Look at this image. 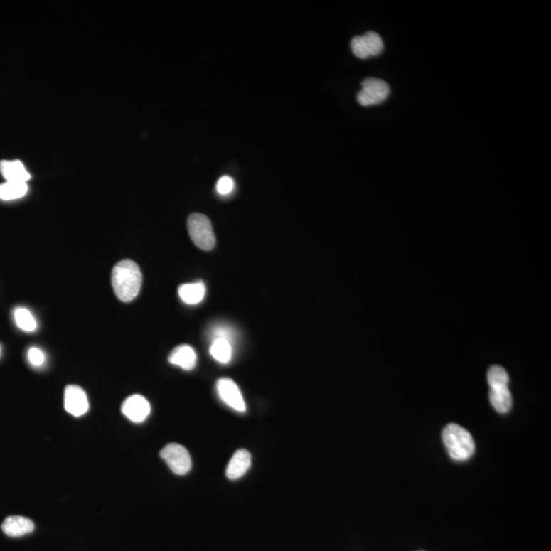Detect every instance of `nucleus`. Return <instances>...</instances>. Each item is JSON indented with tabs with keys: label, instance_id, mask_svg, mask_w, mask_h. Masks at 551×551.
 <instances>
[{
	"label": "nucleus",
	"instance_id": "nucleus-1",
	"mask_svg": "<svg viewBox=\"0 0 551 551\" xmlns=\"http://www.w3.org/2000/svg\"><path fill=\"white\" fill-rule=\"evenodd\" d=\"M112 284L117 297L121 301L134 300L139 294L142 285V274L138 264L131 260L119 262L112 269Z\"/></svg>",
	"mask_w": 551,
	"mask_h": 551
},
{
	"label": "nucleus",
	"instance_id": "nucleus-2",
	"mask_svg": "<svg viewBox=\"0 0 551 551\" xmlns=\"http://www.w3.org/2000/svg\"><path fill=\"white\" fill-rule=\"evenodd\" d=\"M442 438L450 457L454 461H466L475 451V442L472 435L457 424L451 423L445 427Z\"/></svg>",
	"mask_w": 551,
	"mask_h": 551
},
{
	"label": "nucleus",
	"instance_id": "nucleus-3",
	"mask_svg": "<svg viewBox=\"0 0 551 551\" xmlns=\"http://www.w3.org/2000/svg\"><path fill=\"white\" fill-rule=\"evenodd\" d=\"M190 238L197 247L203 250H212L215 245V236L212 223L203 213H192L187 220Z\"/></svg>",
	"mask_w": 551,
	"mask_h": 551
},
{
	"label": "nucleus",
	"instance_id": "nucleus-4",
	"mask_svg": "<svg viewBox=\"0 0 551 551\" xmlns=\"http://www.w3.org/2000/svg\"><path fill=\"white\" fill-rule=\"evenodd\" d=\"M161 457L177 475H186L191 470L192 461L188 450L178 443H170L164 447Z\"/></svg>",
	"mask_w": 551,
	"mask_h": 551
},
{
	"label": "nucleus",
	"instance_id": "nucleus-5",
	"mask_svg": "<svg viewBox=\"0 0 551 551\" xmlns=\"http://www.w3.org/2000/svg\"><path fill=\"white\" fill-rule=\"evenodd\" d=\"M390 95V88L385 81L377 78L363 80L362 90L358 93V102L363 107L379 105Z\"/></svg>",
	"mask_w": 551,
	"mask_h": 551
},
{
	"label": "nucleus",
	"instance_id": "nucleus-6",
	"mask_svg": "<svg viewBox=\"0 0 551 551\" xmlns=\"http://www.w3.org/2000/svg\"><path fill=\"white\" fill-rule=\"evenodd\" d=\"M351 46L353 55L362 60L379 55L384 49L383 40L376 32H368L362 36L353 37Z\"/></svg>",
	"mask_w": 551,
	"mask_h": 551
},
{
	"label": "nucleus",
	"instance_id": "nucleus-7",
	"mask_svg": "<svg viewBox=\"0 0 551 551\" xmlns=\"http://www.w3.org/2000/svg\"><path fill=\"white\" fill-rule=\"evenodd\" d=\"M218 394L220 400L232 409L239 412H245L246 405L243 400L240 389L237 386L233 380L229 378H222L217 383Z\"/></svg>",
	"mask_w": 551,
	"mask_h": 551
},
{
	"label": "nucleus",
	"instance_id": "nucleus-8",
	"mask_svg": "<svg viewBox=\"0 0 551 551\" xmlns=\"http://www.w3.org/2000/svg\"><path fill=\"white\" fill-rule=\"evenodd\" d=\"M150 412H151V407L146 398L138 394L126 398L125 402L122 405V412L124 416L133 423H142L149 417Z\"/></svg>",
	"mask_w": 551,
	"mask_h": 551
},
{
	"label": "nucleus",
	"instance_id": "nucleus-9",
	"mask_svg": "<svg viewBox=\"0 0 551 551\" xmlns=\"http://www.w3.org/2000/svg\"><path fill=\"white\" fill-rule=\"evenodd\" d=\"M65 409L73 417H82L88 412L89 402L81 387L69 385L65 390Z\"/></svg>",
	"mask_w": 551,
	"mask_h": 551
},
{
	"label": "nucleus",
	"instance_id": "nucleus-10",
	"mask_svg": "<svg viewBox=\"0 0 551 551\" xmlns=\"http://www.w3.org/2000/svg\"><path fill=\"white\" fill-rule=\"evenodd\" d=\"M35 525L28 518L21 515H11L4 520L1 530L6 536L18 538L32 533L34 531Z\"/></svg>",
	"mask_w": 551,
	"mask_h": 551
},
{
	"label": "nucleus",
	"instance_id": "nucleus-11",
	"mask_svg": "<svg viewBox=\"0 0 551 551\" xmlns=\"http://www.w3.org/2000/svg\"><path fill=\"white\" fill-rule=\"evenodd\" d=\"M252 466V454L246 449L237 450L227 466L226 476L230 480L242 477Z\"/></svg>",
	"mask_w": 551,
	"mask_h": 551
},
{
	"label": "nucleus",
	"instance_id": "nucleus-12",
	"mask_svg": "<svg viewBox=\"0 0 551 551\" xmlns=\"http://www.w3.org/2000/svg\"><path fill=\"white\" fill-rule=\"evenodd\" d=\"M0 173L6 182L27 183L31 179V175L28 173L25 166L20 161H0Z\"/></svg>",
	"mask_w": 551,
	"mask_h": 551
},
{
	"label": "nucleus",
	"instance_id": "nucleus-13",
	"mask_svg": "<svg viewBox=\"0 0 551 551\" xmlns=\"http://www.w3.org/2000/svg\"><path fill=\"white\" fill-rule=\"evenodd\" d=\"M196 353L189 346L176 347L168 356V362L185 370H191L196 365Z\"/></svg>",
	"mask_w": 551,
	"mask_h": 551
},
{
	"label": "nucleus",
	"instance_id": "nucleus-14",
	"mask_svg": "<svg viewBox=\"0 0 551 551\" xmlns=\"http://www.w3.org/2000/svg\"><path fill=\"white\" fill-rule=\"evenodd\" d=\"M178 292L185 304H197L205 299V285L203 282L184 284L180 286Z\"/></svg>",
	"mask_w": 551,
	"mask_h": 551
},
{
	"label": "nucleus",
	"instance_id": "nucleus-15",
	"mask_svg": "<svg viewBox=\"0 0 551 551\" xmlns=\"http://www.w3.org/2000/svg\"><path fill=\"white\" fill-rule=\"evenodd\" d=\"M490 402L494 409L501 414H505L510 410L513 405L512 394L508 390V387L503 388L491 389L489 393Z\"/></svg>",
	"mask_w": 551,
	"mask_h": 551
},
{
	"label": "nucleus",
	"instance_id": "nucleus-16",
	"mask_svg": "<svg viewBox=\"0 0 551 551\" xmlns=\"http://www.w3.org/2000/svg\"><path fill=\"white\" fill-rule=\"evenodd\" d=\"M27 183L6 182L0 185V199L4 201L22 198L28 192Z\"/></svg>",
	"mask_w": 551,
	"mask_h": 551
},
{
	"label": "nucleus",
	"instance_id": "nucleus-17",
	"mask_svg": "<svg viewBox=\"0 0 551 551\" xmlns=\"http://www.w3.org/2000/svg\"><path fill=\"white\" fill-rule=\"evenodd\" d=\"M210 355L220 363H228L232 358V346L225 339H215L210 349Z\"/></svg>",
	"mask_w": 551,
	"mask_h": 551
},
{
	"label": "nucleus",
	"instance_id": "nucleus-18",
	"mask_svg": "<svg viewBox=\"0 0 551 551\" xmlns=\"http://www.w3.org/2000/svg\"><path fill=\"white\" fill-rule=\"evenodd\" d=\"M14 316H15L16 326L21 330L26 331V332H33V331L37 329L36 320H35L29 309H24V307H18V309H15Z\"/></svg>",
	"mask_w": 551,
	"mask_h": 551
},
{
	"label": "nucleus",
	"instance_id": "nucleus-19",
	"mask_svg": "<svg viewBox=\"0 0 551 551\" xmlns=\"http://www.w3.org/2000/svg\"><path fill=\"white\" fill-rule=\"evenodd\" d=\"M487 380H488L491 389L508 387V381H510L506 370L499 365H493V367L490 368L488 374H487Z\"/></svg>",
	"mask_w": 551,
	"mask_h": 551
},
{
	"label": "nucleus",
	"instance_id": "nucleus-20",
	"mask_svg": "<svg viewBox=\"0 0 551 551\" xmlns=\"http://www.w3.org/2000/svg\"><path fill=\"white\" fill-rule=\"evenodd\" d=\"M235 187V182L229 176H223L217 183V191L220 196H228Z\"/></svg>",
	"mask_w": 551,
	"mask_h": 551
},
{
	"label": "nucleus",
	"instance_id": "nucleus-21",
	"mask_svg": "<svg viewBox=\"0 0 551 551\" xmlns=\"http://www.w3.org/2000/svg\"><path fill=\"white\" fill-rule=\"evenodd\" d=\"M28 360L33 367H41L46 363V355L37 347H31L28 351Z\"/></svg>",
	"mask_w": 551,
	"mask_h": 551
}]
</instances>
